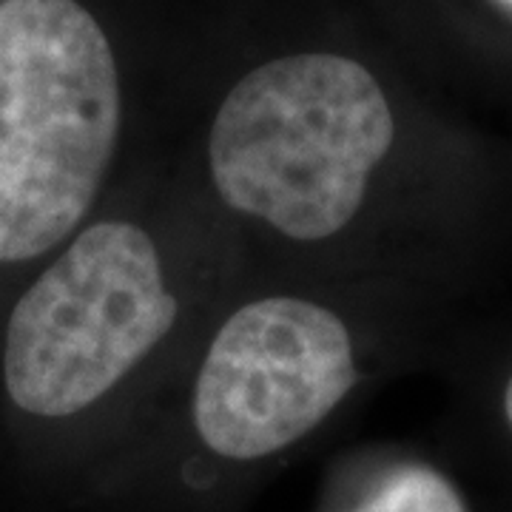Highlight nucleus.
<instances>
[{"mask_svg": "<svg viewBox=\"0 0 512 512\" xmlns=\"http://www.w3.org/2000/svg\"><path fill=\"white\" fill-rule=\"evenodd\" d=\"M120 74L77 0H0V262L69 237L106 180Z\"/></svg>", "mask_w": 512, "mask_h": 512, "instance_id": "obj_2", "label": "nucleus"}, {"mask_svg": "<svg viewBox=\"0 0 512 512\" xmlns=\"http://www.w3.org/2000/svg\"><path fill=\"white\" fill-rule=\"evenodd\" d=\"M493 3L507 15V18H512V0H493Z\"/></svg>", "mask_w": 512, "mask_h": 512, "instance_id": "obj_7", "label": "nucleus"}, {"mask_svg": "<svg viewBox=\"0 0 512 512\" xmlns=\"http://www.w3.org/2000/svg\"><path fill=\"white\" fill-rule=\"evenodd\" d=\"M353 382V342L336 313L296 296L256 299L205 353L194 424L220 456L265 458L328 419Z\"/></svg>", "mask_w": 512, "mask_h": 512, "instance_id": "obj_4", "label": "nucleus"}, {"mask_svg": "<svg viewBox=\"0 0 512 512\" xmlns=\"http://www.w3.org/2000/svg\"><path fill=\"white\" fill-rule=\"evenodd\" d=\"M396 146V114L362 63L328 52L271 60L222 100L208 165L225 205L299 242L333 237Z\"/></svg>", "mask_w": 512, "mask_h": 512, "instance_id": "obj_1", "label": "nucleus"}, {"mask_svg": "<svg viewBox=\"0 0 512 512\" xmlns=\"http://www.w3.org/2000/svg\"><path fill=\"white\" fill-rule=\"evenodd\" d=\"M174 319L177 302L146 231L120 220L92 225L15 305L6 390L35 416L80 413L148 356Z\"/></svg>", "mask_w": 512, "mask_h": 512, "instance_id": "obj_3", "label": "nucleus"}, {"mask_svg": "<svg viewBox=\"0 0 512 512\" xmlns=\"http://www.w3.org/2000/svg\"><path fill=\"white\" fill-rule=\"evenodd\" d=\"M350 512H470V507L441 470L430 464H402Z\"/></svg>", "mask_w": 512, "mask_h": 512, "instance_id": "obj_5", "label": "nucleus"}, {"mask_svg": "<svg viewBox=\"0 0 512 512\" xmlns=\"http://www.w3.org/2000/svg\"><path fill=\"white\" fill-rule=\"evenodd\" d=\"M495 404H498V419H501V427H504V433H507L512 441V362L507 365V370H504V376H501Z\"/></svg>", "mask_w": 512, "mask_h": 512, "instance_id": "obj_6", "label": "nucleus"}]
</instances>
